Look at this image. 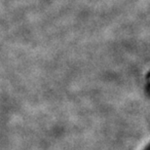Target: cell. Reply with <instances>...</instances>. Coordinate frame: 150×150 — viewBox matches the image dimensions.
<instances>
[{
	"instance_id": "obj_1",
	"label": "cell",
	"mask_w": 150,
	"mask_h": 150,
	"mask_svg": "<svg viewBox=\"0 0 150 150\" xmlns=\"http://www.w3.org/2000/svg\"><path fill=\"white\" fill-rule=\"evenodd\" d=\"M144 150H149V148H148V146H146V147H145V149Z\"/></svg>"
}]
</instances>
